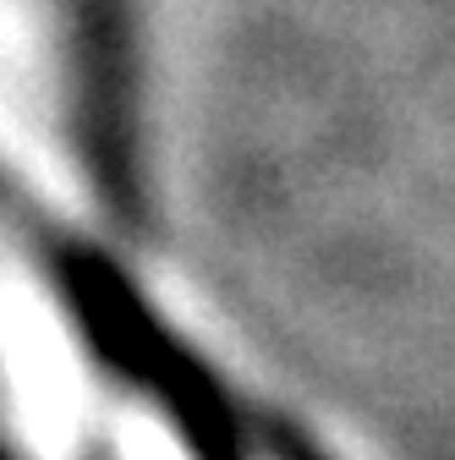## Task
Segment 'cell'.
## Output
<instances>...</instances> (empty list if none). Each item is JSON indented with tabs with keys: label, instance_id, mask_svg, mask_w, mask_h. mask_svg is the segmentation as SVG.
<instances>
[{
	"label": "cell",
	"instance_id": "1",
	"mask_svg": "<svg viewBox=\"0 0 455 460\" xmlns=\"http://www.w3.org/2000/svg\"><path fill=\"white\" fill-rule=\"evenodd\" d=\"M0 417L28 460H83L94 433V367L61 291L0 247Z\"/></svg>",
	"mask_w": 455,
	"mask_h": 460
},
{
	"label": "cell",
	"instance_id": "2",
	"mask_svg": "<svg viewBox=\"0 0 455 460\" xmlns=\"http://www.w3.org/2000/svg\"><path fill=\"white\" fill-rule=\"evenodd\" d=\"M110 449H116V460H198L187 433L159 406H121L116 428H110Z\"/></svg>",
	"mask_w": 455,
	"mask_h": 460
}]
</instances>
